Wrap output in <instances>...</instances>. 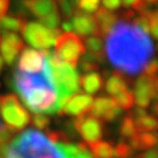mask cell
Returning <instances> with one entry per match:
<instances>
[{
  "label": "cell",
  "mask_w": 158,
  "mask_h": 158,
  "mask_svg": "<svg viewBox=\"0 0 158 158\" xmlns=\"http://www.w3.org/2000/svg\"><path fill=\"white\" fill-rule=\"evenodd\" d=\"M80 68L82 72H85V73H91L94 70H97L100 66L97 63L90 62V61H87V60H82L81 63H80Z\"/></svg>",
  "instance_id": "1f68e13d"
},
{
  "label": "cell",
  "mask_w": 158,
  "mask_h": 158,
  "mask_svg": "<svg viewBox=\"0 0 158 158\" xmlns=\"http://www.w3.org/2000/svg\"><path fill=\"white\" fill-rule=\"evenodd\" d=\"M10 7V0H0V19L5 17Z\"/></svg>",
  "instance_id": "e575fe53"
},
{
  "label": "cell",
  "mask_w": 158,
  "mask_h": 158,
  "mask_svg": "<svg viewBox=\"0 0 158 158\" xmlns=\"http://www.w3.org/2000/svg\"><path fill=\"white\" fill-rule=\"evenodd\" d=\"M106 38V54L119 73L127 75L141 73L153 57L151 38L132 23H116Z\"/></svg>",
  "instance_id": "6da1fadb"
},
{
  "label": "cell",
  "mask_w": 158,
  "mask_h": 158,
  "mask_svg": "<svg viewBox=\"0 0 158 158\" xmlns=\"http://www.w3.org/2000/svg\"><path fill=\"white\" fill-rule=\"evenodd\" d=\"M135 17V12L134 11H125V12H122L121 13V18L123 19V21H128L130 19H132V18Z\"/></svg>",
  "instance_id": "8d00e7d4"
},
{
  "label": "cell",
  "mask_w": 158,
  "mask_h": 158,
  "mask_svg": "<svg viewBox=\"0 0 158 158\" xmlns=\"http://www.w3.org/2000/svg\"><path fill=\"white\" fill-rule=\"evenodd\" d=\"M143 70H144V73L149 74V75H156V73H157V60L155 57H152L147 63V66Z\"/></svg>",
  "instance_id": "d6a6232c"
},
{
  "label": "cell",
  "mask_w": 158,
  "mask_h": 158,
  "mask_svg": "<svg viewBox=\"0 0 158 158\" xmlns=\"http://www.w3.org/2000/svg\"><path fill=\"white\" fill-rule=\"evenodd\" d=\"M132 153H134L132 148L123 141L119 142L116 145V148L114 149V155L117 158H129L130 156H132Z\"/></svg>",
  "instance_id": "83f0119b"
},
{
  "label": "cell",
  "mask_w": 158,
  "mask_h": 158,
  "mask_svg": "<svg viewBox=\"0 0 158 158\" xmlns=\"http://www.w3.org/2000/svg\"><path fill=\"white\" fill-rule=\"evenodd\" d=\"M45 66V56L39 51L23 48V54L18 61L17 70L26 74H40Z\"/></svg>",
  "instance_id": "4fadbf2b"
},
{
  "label": "cell",
  "mask_w": 158,
  "mask_h": 158,
  "mask_svg": "<svg viewBox=\"0 0 158 158\" xmlns=\"http://www.w3.org/2000/svg\"><path fill=\"white\" fill-rule=\"evenodd\" d=\"M158 13L157 11L150 12V18H149V32L151 33L153 40H157L158 38Z\"/></svg>",
  "instance_id": "f546056e"
},
{
  "label": "cell",
  "mask_w": 158,
  "mask_h": 158,
  "mask_svg": "<svg viewBox=\"0 0 158 158\" xmlns=\"http://www.w3.org/2000/svg\"><path fill=\"white\" fill-rule=\"evenodd\" d=\"M158 89V81L156 75L143 73L135 83L134 98L138 108L145 109L150 107L152 100H156Z\"/></svg>",
  "instance_id": "ba28073f"
},
{
  "label": "cell",
  "mask_w": 158,
  "mask_h": 158,
  "mask_svg": "<svg viewBox=\"0 0 158 158\" xmlns=\"http://www.w3.org/2000/svg\"><path fill=\"white\" fill-rule=\"evenodd\" d=\"M85 53V45L75 33L64 32L60 34L55 40V57L74 69L79 64L80 57Z\"/></svg>",
  "instance_id": "8992f818"
},
{
  "label": "cell",
  "mask_w": 158,
  "mask_h": 158,
  "mask_svg": "<svg viewBox=\"0 0 158 158\" xmlns=\"http://www.w3.org/2000/svg\"><path fill=\"white\" fill-rule=\"evenodd\" d=\"M70 4L75 7H77V11L87 12V13H91V12L97 11V8L100 7V2L101 0H69Z\"/></svg>",
  "instance_id": "484cf974"
},
{
  "label": "cell",
  "mask_w": 158,
  "mask_h": 158,
  "mask_svg": "<svg viewBox=\"0 0 158 158\" xmlns=\"http://www.w3.org/2000/svg\"><path fill=\"white\" fill-rule=\"evenodd\" d=\"M157 119L151 115H144L135 119V127L137 132H151L157 129Z\"/></svg>",
  "instance_id": "603a6c76"
},
{
  "label": "cell",
  "mask_w": 158,
  "mask_h": 158,
  "mask_svg": "<svg viewBox=\"0 0 158 158\" xmlns=\"http://www.w3.org/2000/svg\"><path fill=\"white\" fill-rule=\"evenodd\" d=\"M85 48H87L83 60L90 61L94 63H103L106 60L104 51H103V42L100 36H87L85 38Z\"/></svg>",
  "instance_id": "2e32d148"
},
{
  "label": "cell",
  "mask_w": 158,
  "mask_h": 158,
  "mask_svg": "<svg viewBox=\"0 0 158 158\" xmlns=\"http://www.w3.org/2000/svg\"><path fill=\"white\" fill-rule=\"evenodd\" d=\"M40 23H42L44 26L48 27V28H57L59 25L61 23V14H60V12L52 13L49 15L40 19Z\"/></svg>",
  "instance_id": "4316f807"
},
{
  "label": "cell",
  "mask_w": 158,
  "mask_h": 158,
  "mask_svg": "<svg viewBox=\"0 0 158 158\" xmlns=\"http://www.w3.org/2000/svg\"><path fill=\"white\" fill-rule=\"evenodd\" d=\"M115 102L117 104V107L122 110H130L135 104V98H134V93L129 89L122 91L121 94L115 96Z\"/></svg>",
  "instance_id": "cb8c5ba5"
},
{
  "label": "cell",
  "mask_w": 158,
  "mask_h": 158,
  "mask_svg": "<svg viewBox=\"0 0 158 158\" xmlns=\"http://www.w3.org/2000/svg\"><path fill=\"white\" fill-rule=\"evenodd\" d=\"M122 110L117 107L116 102L113 97L108 96H98L95 101H93L90 113L95 117H100L106 122H113L119 117Z\"/></svg>",
  "instance_id": "8fae6325"
},
{
  "label": "cell",
  "mask_w": 158,
  "mask_h": 158,
  "mask_svg": "<svg viewBox=\"0 0 158 158\" xmlns=\"http://www.w3.org/2000/svg\"><path fill=\"white\" fill-rule=\"evenodd\" d=\"M10 85L23 98V103L35 114L57 113V96L47 61L40 74L14 72Z\"/></svg>",
  "instance_id": "3957f363"
},
{
  "label": "cell",
  "mask_w": 158,
  "mask_h": 158,
  "mask_svg": "<svg viewBox=\"0 0 158 158\" xmlns=\"http://www.w3.org/2000/svg\"><path fill=\"white\" fill-rule=\"evenodd\" d=\"M147 4H150V5H156L157 4L158 0H144Z\"/></svg>",
  "instance_id": "f35d334b"
},
{
  "label": "cell",
  "mask_w": 158,
  "mask_h": 158,
  "mask_svg": "<svg viewBox=\"0 0 158 158\" xmlns=\"http://www.w3.org/2000/svg\"><path fill=\"white\" fill-rule=\"evenodd\" d=\"M121 2L123 4L125 8H129V7H132L134 10L138 12H142L144 10H147L148 4L144 1V0H121Z\"/></svg>",
  "instance_id": "4dcf8cb0"
},
{
  "label": "cell",
  "mask_w": 158,
  "mask_h": 158,
  "mask_svg": "<svg viewBox=\"0 0 158 158\" xmlns=\"http://www.w3.org/2000/svg\"><path fill=\"white\" fill-rule=\"evenodd\" d=\"M0 115L5 122V127L13 134L21 131L31 123V115L14 94L0 96Z\"/></svg>",
  "instance_id": "5b68a950"
},
{
  "label": "cell",
  "mask_w": 158,
  "mask_h": 158,
  "mask_svg": "<svg viewBox=\"0 0 158 158\" xmlns=\"http://www.w3.org/2000/svg\"><path fill=\"white\" fill-rule=\"evenodd\" d=\"M94 18H95V21L97 23L101 36H107L108 33L111 31L114 25L117 23V19H118L117 14L108 11L104 7L97 8Z\"/></svg>",
  "instance_id": "e0dca14e"
},
{
  "label": "cell",
  "mask_w": 158,
  "mask_h": 158,
  "mask_svg": "<svg viewBox=\"0 0 158 158\" xmlns=\"http://www.w3.org/2000/svg\"><path fill=\"white\" fill-rule=\"evenodd\" d=\"M93 97L88 94H75L64 102L63 107L59 111V115H68L74 117H81L90 113L93 106Z\"/></svg>",
  "instance_id": "30bf717a"
},
{
  "label": "cell",
  "mask_w": 158,
  "mask_h": 158,
  "mask_svg": "<svg viewBox=\"0 0 158 158\" xmlns=\"http://www.w3.org/2000/svg\"><path fill=\"white\" fill-rule=\"evenodd\" d=\"M70 19H72L70 23H72L73 31H75L79 35L83 38H87V36H100L101 38L94 15L75 10L73 17Z\"/></svg>",
  "instance_id": "5bb4252c"
},
{
  "label": "cell",
  "mask_w": 158,
  "mask_h": 158,
  "mask_svg": "<svg viewBox=\"0 0 158 158\" xmlns=\"http://www.w3.org/2000/svg\"><path fill=\"white\" fill-rule=\"evenodd\" d=\"M94 158H114V147L106 141L95 142L89 145Z\"/></svg>",
  "instance_id": "7402d4cb"
},
{
  "label": "cell",
  "mask_w": 158,
  "mask_h": 158,
  "mask_svg": "<svg viewBox=\"0 0 158 158\" xmlns=\"http://www.w3.org/2000/svg\"><path fill=\"white\" fill-rule=\"evenodd\" d=\"M102 2H103L104 8L110 12L117 10L121 6V0H102Z\"/></svg>",
  "instance_id": "836d02e7"
},
{
  "label": "cell",
  "mask_w": 158,
  "mask_h": 158,
  "mask_svg": "<svg viewBox=\"0 0 158 158\" xmlns=\"http://www.w3.org/2000/svg\"><path fill=\"white\" fill-rule=\"evenodd\" d=\"M2 68H4V61H2V59L0 56V72L2 70Z\"/></svg>",
  "instance_id": "ab89813d"
},
{
  "label": "cell",
  "mask_w": 158,
  "mask_h": 158,
  "mask_svg": "<svg viewBox=\"0 0 158 158\" xmlns=\"http://www.w3.org/2000/svg\"><path fill=\"white\" fill-rule=\"evenodd\" d=\"M157 144V135L155 132H138L130 138L129 145L132 150L153 149Z\"/></svg>",
  "instance_id": "d6986e66"
},
{
  "label": "cell",
  "mask_w": 158,
  "mask_h": 158,
  "mask_svg": "<svg viewBox=\"0 0 158 158\" xmlns=\"http://www.w3.org/2000/svg\"><path fill=\"white\" fill-rule=\"evenodd\" d=\"M23 13L19 14H7L0 19V34L1 33H11V32H19L21 31L23 23H25Z\"/></svg>",
  "instance_id": "ffe728a7"
},
{
  "label": "cell",
  "mask_w": 158,
  "mask_h": 158,
  "mask_svg": "<svg viewBox=\"0 0 158 158\" xmlns=\"http://www.w3.org/2000/svg\"><path fill=\"white\" fill-rule=\"evenodd\" d=\"M119 134L123 138H131L134 137L137 132L135 127V119L132 118L130 115L123 117L122 122H121V127H119Z\"/></svg>",
  "instance_id": "d4e9b609"
},
{
  "label": "cell",
  "mask_w": 158,
  "mask_h": 158,
  "mask_svg": "<svg viewBox=\"0 0 158 158\" xmlns=\"http://www.w3.org/2000/svg\"><path fill=\"white\" fill-rule=\"evenodd\" d=\"M61 25H62V29L64 31V32H72V31H73V27H72L70 21L66 20V21H63Z\"/></svg>",
  "instance_id": "74e56055"
},
{
  "label": "cell",
  "mask_w": 158,
  "mask_h": 158,
  "mask_svg": "<svg viewBox=\"0 0 158 158\" xmlns=\"http://www.w3.org/2000/svg\"><path fill=\"white\" fill-rule=\"evenodd\" d=\"M129 85V80L124 74L119 73V72H114L111 75L108 77L107 83H106V90L109 95L116 96L121 94L122 91L128 89Z\"/></svg>",
  "instance_id": "ac0fdd59"
},
{
  "label": "cell",
  "mask_w": 158,
  "mask_h": 158,
  "mask_svg": "<svg viewBox=\"0 0 158 158\" xmlns=\"http://www.w3.org/2000/svg\"><path fill=\"white\" fill-rule=\"evenodd\" d=\"M0 158H93L83 143L52 142L38 130L28 129L5 148H0Z\"/></svg>",
  "instance_id": "7a4b0ae2"
},
{
  "label": "cell",
  "mask_w": 158,
  "mask_h": 158,
  "mask_svg": "<svg viewBox=\"0 0 158 158\" xmlns=\"http://www.w3.org/2000/svg\"><path fill=\"white\" fill-rule=\"evenodd\" d=\"M139 158H158L157 150L153 148V149L149 150V151H147V152L141 153V155H139Z\"/></svg>",
  "instance_id": "d590c367"
},
{
  "label": "cell",
  "mask_w": 158,
  "mask_h": 158,
  "mask_svg": "<svg viewBox=\"0 0 158 158\" xmlns=\"http://www.w3.org/2000/svg\"><path fill=\"white\" fill-rule=\"evenodd\" d=\"M0 41H1V34H0Z\"/></svg>",
  "instance_id": "60d3db41"
},
{
  "label": "cell",
  "mask_w": 158,
  "mask_h": 158,
  "mask_svg": "<svg viewBox=\"0 0 158 158\" xmlns=\"http://www.w3.org/2000/svg\"><path fill=\"white\" fill-rule=\"evenodd\" d=\"M25 45L17 33H2L0 41V52L2 61L11 66L17 60L18 55L23 51Z\"/></svg>",
  "instance_id": "7c38bea8"
},
{
  "label": "cell",
  "mask_w": 158,
  "mask_h": 158,
  "mask_svg": "<svg viewBox=\"0 0 158 158\" xmlns=\"http://www.w3.org/2000/svg\"><path fill=\"white\" fill-rule=\"evenodd\" d=\"M41 53L46 57V61L51 69L52 79L56 90L57 113H59L63 107L64 102L70 96H73L74 94H79V73L74 68L68 66L67 63H63L60 60H57L54 53H52L49 49H44Z\"/></svg>",
  "instance_id": "277c9868"
},
{
  "label": "cell",
  "mask_w": 158,
  "mask_h": 158,
  "mask_svg": "<svg viewBox=\"0 0 158 158\" xmlns=\"http://www.w3.org/2000/svg\"><path fill=\"white\" fill-rule=\"evenodd\" d=\"M23 6L39 20L52 13L59 12L56 0H23Z\"/></svg>",
  "instance_id": "9a60e30c"
},
{
  "label": "cell",
  "mask_w": 158,
  "mask_h": 158,
  "mask_svg": "<svg viewBox=\"0 0 158 158\" xmlns=\"http://www.w3.org/2000/svg\"><path fill=\"white\" fill-rule=\"evenodd\" d=\"M20 32L29 45L40 49H49L57 36L62 33L61 29L48 28L42 23L35 21H25Z\"/></svg>",
  "instance_id": "52a82bcc"
},
{
  "label": "cell",
  "mask_w": 158,
  "mask_h": 158,
  "mask_svg": "<svg viewBox=\"0 0 158 158\" xmlns=\"http://www.w3.org/2000/svg\"><path fill=\"white\" fill-rule=\"evenodd\" d=\"M74 128L79 132L83 141L90 145L95 142H98L103 136V124L100 119L87 114L81 117H76L73 122Z\"/></svg>",
  "instance_id": "9c48e42d"
},
{
  "label": "cell",
  "mask_w": 158,
  "mask_h": 158,
  "mask_svg": "<svg viewBox=\"0 0 158 158\" xmlns=\"http://www.w3.org/2000/svg\"><path fill=\"white\" fill-rule=\"evenodd\" d=\"M79 83L80 87H82V89L87 94H95L103 87V77L101 74L91 72V73H87L83 76H81Z\"/></svg>",
  "instance_id": "44dd1931"
},
{
  "label": "cell",
  "mask_w": 158,
  "mask_h": 158,
  "mask_svg": "<svg viewBox=\"0 0 158 158\" xmlns=\"http://www.w3.org/2000/svg\"><path fill=\"white\" fill-rule=\"evenodd\" d=\"M33 127L38 128L40 130H47L49 128L51 124V118L47 117L46 115H41V114H35L32 119H31Z\"/></svg>",
  "instance_id": "f1b7e54d"
}]
</instances>
